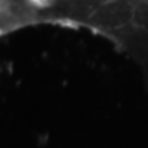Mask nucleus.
I'll return each instance as SVG.
<instances>
[{
    "instance_id": "1",
    "label": "nucleus",
    "mask_w": 148,
    "mask_h": 148,
    "mask_svg": "<svg viewBox=\"0 0 148 148\" xmlns=\"http://www.w3.org/2000/svg\"><path fill=\"white\" fill-rule=\"evenodd\" d=\"M38 25L82 29L127 58L148 86V0H29Z\"/></svg>"
}]
</instances>
